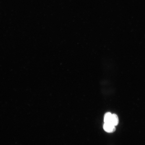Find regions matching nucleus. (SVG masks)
I'll use <instances>...</instances> for the list:
<instances>
[{
	"instance_id": "obj_1",
	"label": "nucleus",
	"mask_w": 145,
	"mask_h": 145,
	"mask_svg": "<svg viewBox=\"0 0 145 145\" xmlns=\"http://www.w3.org/2000/svg\"><path fill=\"white\" fill-rule=\"evenodd\" d=\"M103 128L106 132L109 133H113L116 130L115 126L109 123H104Z\"/></svg>"
},
{
	"instance_id": "obj_2",
	"label": "nucleus",
	"mask_w": 145,
	"mask_h": 145,
	"mask_svg": "<svg viewBox=\"0 0 145 145\" xmlns=\"http://www.w3.org/2000/svg\"><path fill=\"white\" fill-rule=\"evenodd\" d=\"M119 122V120L118 116L116 114H113L112 115L111 119V124L116 126L118 125Z\"/></svg>"
},
{
	"instance_id": "obj_3",
	"label": "nucleus",
	"mask_w": 145,
	"mask_h": 145,
	"mask_svg": "<svg viewBox=\"0 0 145 145\" xmlns=\"http://www.w3.org/2000/svg\"><path fill=\"white\" fill-rule=\"evenodd\" d=\"M112 114L109 112L106 113L104 116V122L105 123H111Z\"/></svg>"
}]
</instances>
